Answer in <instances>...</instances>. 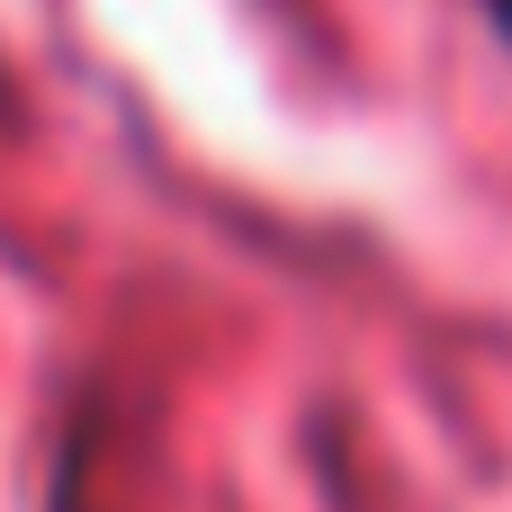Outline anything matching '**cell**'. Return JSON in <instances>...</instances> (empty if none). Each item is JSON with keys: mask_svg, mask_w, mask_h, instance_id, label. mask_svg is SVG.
<instances>
[{"mask_svg": "<svg viewBox=\"0 0 512 512\" xmlns=\"http://www.w3.org/2000/svg\"><path fill=\"white\" fill-rule=\"evenodd\" d=\"M477 9H486V27L504 36V54H512V0H477Z\"/></svg>", "mask_w": 512, "mask_h": 512, "instance_id": "obj_1", "label": "cell"}]
</instances>
